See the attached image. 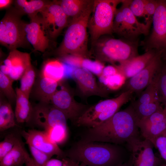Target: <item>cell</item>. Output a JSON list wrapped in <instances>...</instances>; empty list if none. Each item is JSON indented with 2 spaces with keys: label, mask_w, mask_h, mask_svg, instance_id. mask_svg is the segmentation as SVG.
Returning a JSON list of instances; mask_svg holds the SVG:
<instances>
[{
  "label": "cell",
  "mask_w": 166,
  "mask_h": 166,
  "mask_svg": "<svg viewBox=\"0 0 166 166\" xmlns=\"http://www.w3.org/2000/svg\"><path fill=\"white\" fill-rule=\"evenodd\" d=\"M138 122L134 110L130 104L100 125L91 128L86 141L125 146L141 137Z\"/></svg>",
  "instance_id": "obj_1"
},
{
  "label": "cell",
  "mask_w": 166,
  "mask_h": 166,
  "mask_svg": "<svg viewBox=\"0 0 166 166\" xmlns=\"http://www.w3.org/2000/svg\"><path fill=\"white\" fill-rule=\"evenodd\" d=\"M130 155L125 147L108 143L88 142L77 146L69 156L70 159L89 166H116L123 163V159Z\"/></svg>",
  "instance_id": "obj_2"
},
{
  "label": "cell",
  "mask_w": 166,
  "mask_h": 166,
  "mask_svg": "<svg viewBox=\"0 0 166 166\" xmlns=\"http://www.w3.org/2000/svg\"><path fill=\"white\" fill-rule=\"evenodd\" d=\"M94 1L69 24L61 42L54 50V53L60 58L69 55L88 58L90 57L87 28Z\"/></svg>",
  "instance_id": "obj_3"
},
{
  "label": "cell",
  "mask_w": 166,
  "mask_h": 166,
  "mask_svg": "<svg viewBox=\"0 0 166 166\" xmlns=\"http://www.w3.org/2000/svg\"><path fill=\"white\" fill-rule=\"evenodd\" d=\"M138 45V40L131 41L102 36L92 45L97 60L113 65L139 55Z\"/></svg>",
  "instance_id": "obj_4"
},
{
  "label": "cell",
  "mask_w": 166,
  "mask_h": 166,
  "mask_svg": "<svg viewBox=\"0 0 166 166\" xmlns=\"http://www.w3.org/2000/svg\"><path fill=\"white\" fill-rule=\"evenodd\" d=\"M24 15L15 7L6 9L0 22V42L10 51L17 48H30L25 30L26 22L21 18Z\"/></svg>",
  "instance_id": "obj_5"
},
{
  "label": "cell",
  "mask_w": 166,
  "mask_h": 166,
  "mask_svg": "<svg viewBox=\"0 0 166 166\" xmlns=\"http://www.w3.org/2000/svg\"><path fill=\"white\" fill-rule=\"evenodd\" d=\"M133 93L128 91L114 98L101 101L87 108L76 121L78 125L98 126L112 117L132 98Z\"/></svg>",
  "instance_id": "obj_6"
},
{
  "label": "cell",
  "mask_w": 166,
  "mask_h": 166,
  "mask_svg": "<svg viewBox=\"0 0 166 166\" xmlns=\"http://www.w3.org/2000/svg\"><path fill=\"white\" fill-rule=\"evenodd\" d=\"M122 1L94 0L88 26L92 45L102 36L113 33V22L117 6Z\"/></svg>",
  "instance_id": "obj_7"
},
{
  "label": "cell",
  "mask_w": 166,
  "mask_h": 166,
  "mask_svg": "<svg viewBox=\"0 0 166 166\" xmlns=\"http://www.w3.org/2000/svg\"><path fill=\"white\" fill-rule=\"evenodd\" d=\"M130 0H123L121 6L117 9L113 26V33L125 39L135 41L141 34H148L150 27L139 22L129 7Z\"/></svg>",
  "instance_id": "obj_8"
},
{
  "label": "cell",
  "mask_w": 166,
  "mask_h": 166,
  "mask_svg": "<svg viewBox=\"0 0 166 166\" xmlns=\"http://www.w3.org/2000/svg\"><path fill=\"white\" fill-rule=\"evenodd\" d=\"M151 33L141 42L145 52L154 50L166 60V1L159 0L152 19Z\"/></svg>",
  "instance_id": "obj_9"
},
{
  "label": "cell",
  "mask_w": 166,
  "mask_h": 166,
  "mask_svg": "<svg viewBox=\"0 0 166 166\" xmlns=\"http://www.w3.org/2000/svg\"><path fill=\"white\" fill-rule=\"evenodd\" d=\"M64 114L50 103H40L33 108L31 121L47 134L59 126L67 127Z\"/></svg>",
  "instance_id": "obj_10"
},
{
  "label": "cell",
  "mask_w": 166,
  "mask_h": 166,
  "mask_svg": "<svg viewBox=\"0 0 166 166\" xmlns=\"http://www.w3.org/2000/svg\"><path fill=\"white\" fill-rule=\"evenodd\" d=\"M40 13L44 28L51 41L55 40L69 24L68 17L56 0L50 1Z\"/></svg>",
  "instance_id": "obj_11"
},
{
  "label": "cell",
  "mask_w": 166,
  "mask_h": 166,
  "mask_svg": "<svg viewBox=\"0 0 166 166\" xmlns=\"http://www.w3.org/2000/svg\"><path fill=\"white\" fill-rule=\"evenodd\" d=\"M125 147L129 151L133 166H160L162 160L153 151V144L142 137L135 139Z\"/></svg>",
  "instance_id": "obj_12"
},
{
  "label": "cell",
  "mask_w": 166,
  "mask_h": 166,
  "mask_svg": "<svg viewBox=\"0 0 166 166\" xmlns=\"http://www.w3.org/2000/svg\"><path fill=\"white\" fill-rule=\"evenodd\" d=\"M162 62L160 54L157 52L145 68L126 80L122 87L123 88L122 92L129 91L139 95L152 81L160 68Z\"/></svg>",
  "instance_id": "obj_13"
},
{
  "label": "cell",
  "mask_w": 166,
  "mask_h": 166,
  "mask_svg": "<svg viewBox=\"0 0 166 166\" xmlns=\"http://www.w3.org/2000/svg\"><path fill=\"white\" fill-rule=\"evenodd\" d=\"M50 104L62 112L67 119L76 121L87 109L86 106L77 102L70 91L63 86L53 96Z\"/></svg>",
  "instance_id": "obj_14"
},
{
  "label": "cell",
  "mask_w": 166,
  "mask_h": 166,
  "mask_svg": "<svg viewBox=\"0 0 166 166\" xmlns=\"http://www.w3.org/2000/svg\"><path fill=\"white\" fill-rule=\"evenodd\" d=\"M141 136L153 144L157 137L166 135V108L159 110L144 119L138 121Z\"/></svg>",
  "instance_id": "obj_15"
},
{
  "label": "cell",
  "mask_w": 166,
  "mask_h": 166,
  "mask_svg": "<svg viewBox=\"0 0 166 166\" xmlns=\"http://www.w3.org/2000/svg\"><path fill=\"white\" fill-rule=\"evenodd\" d=\"M3 64L1 65L0 71L11 79H20L28 67L31 64L30 53L21 52L17 49L10 51Z\"/></svg>",
  "instance_id": "obj_16"
},
{
  "label": "cell",
  "mask_w": 166,
  "mask_h": 166,
  "mask_svg": "<svg viewBox=\"0 0 166 166\" xmlns=\"http://www.w3.org/2000/svg\"><path fill=\"white\" fill-rule=\"evenodd\" d=\"M22 136L26 143L52 156L56 155L58 157L64 158L65 154L57 144L51 141L44 130L34 129L27 131H22Z\"/></svg>",
  "instance_id": "obj_17"
},
{
  "label": "cell",
  "mask_w": 166,
  "mask_h": 166,
  "mask_svg": "<svg viewBox=\"0 0 166 166\" xmlns=\"http://www.w3.org/2000/svg\"><path fill=\"white\" fill-rule=\"evenodd\" d=\"M30 18V23H26L25 27L27 40L34 50L44 52L49 47L51 40L44 28L41 16L38 14Z\"/></svg>",
  "instance_id": "obj_18"
},
{
  "label": "cell",
  "mask_w": 166,
  "mask_h": 166,
  "mask_svg": "<svg viewBox=\"0 0 166 166\" xmlns=\"http://www.w3.org/2000/svg\"><path fill=\"white\" fill-rule=\"evenodd\" d=\"M73 77L82 94L86 96L108 95L106 89L98 85L93 74L87 70L76 67L73 71Z\"/></svg>",
  "instance_id": "obj_19"
},
{
  "label": "cell",
  "mask_w": 166,
  "mask_h": 166,
  "mask_svg": "<svg viewBox=\"0 0 166 166\" xmlns=\"http://www.w3.org/2000/svg\"><path fill=\"white\" fill-rule=\"evenodd\" d=\"M156 53L154 50L148 51L143 54L139 55L114 65L118 72L127 80L145 68L150 62Z\"/></svg>",
  "instance_id": "obj_20"
},
{
  "label": "cell",
  "mask_w": 166,
  "mask_h": 166,
  "mask_svg": "<svg viewBox=\"0 0 166 166\" xmlns=\"http://www.w3.org/2000/svg\"><path fill=\"white\" fill-rule=\"evenodd\" d=\"M15 91L17 96L14 113L16 121L18 123L29 122L31 121L33 111L29 98L19 88H16Z\"/></svg>",
  "instance_id": "obj_21"
},
{
  "label": "cell",
  "mask_w": 166,
  "mask_h": 166,
  "mask_svg": "<svg viewBox=\"0 0 166 166\" xmlns=\"http://www.w3.org/2000/svg\"><path fill=\"white\" fill-rule=\"evenodd\" d=\"M59 84L54 80L40 75L35 84L34 95L41 103H50Z\"/></svg>",
  "instance_id": "obj_22"
},
{
  "label": "cell",
  "mask_w": 166,
  "mask_h": 166,
  "mask_svg": "<svg viewBox=\"0 0 166 166\" xmlns=\"http://www.w3.org/2000/svg\"><path fill=\"white\" fill-rule=\"evenodd\" d=\"M61 58L64 62L68 64L85 69L98 77L105 67L103 62L97 60L93 61L88 58L70 55Z\"/></svg>",
  "instance_id": "obj_23"
},
{
  "label": "cell",
  "mask_w": 166,
  "mask_h": 166,
  "mask_svg": "<svg viewBox=\"0 0 166 166\" xmlns=\"http://www.w3.org/2000/svg\"><path fill=\"white\" fill-rule=\"evenodd\" d=\"M65 67L61 60L50 59L44 62L40 75L54 80L60 84L65 76Z\"/></svg>",
  "instance_id": "obj_24"
},
{
  "label": "cell",
  "mask_w": 166,
  "mask_h": 166,
  "mask_svg": "<svg viewBox=\"0 0 166 166\" xmlns=\"http://www.w3.org/2000/svg\"><path fill=\"white\" fill-rule=\"evenodd\" d=\"M29 156L21 139L12 150L0 161V166H23Z\"/></svg>",
  "instance_id": "obj_25"
},
{
  "label": "cell",
  "mask_w": 166,
  "mask_h": 166,
  "mask_svg": "<svg viewBox=\"0 0 166 166\" xmlns=\"http://www.w3.org/2000/svg\"><path fill=\"white\" fill-rule=\"evenodd\" d=\"M68 17L69 23L79 16L94 1L92 0H56Z\"/></svg>",
  "instance_id": "obj_26"
},
{
  "label": "cell",
  "mask_w": 166,
  "mask_h": 166,
  "mask_svg": "<svg viewBox=\"0 0 166 166\" xmlns=\"http://www.w3.org/2000/svg\"><path fill=\"white\" fill-rule=\"evenodd\" d=\"M51 1L43 0H16L14 1L15 7L23 15L29 18L38 15Z\"/></svg>",
  "instance_id": "obj_27"
},
{
  "label": "cell",
  "mask_w": 166,
  "mask_h": 166,
  "mask_svg": "<svg viewBox=\"0 0 166 166\" xmlns=\"http://www.w3.org/2000/svg\"><path fill=\"white\" fill-rule=\"evenodd\" d=\"M14 112L11 104L1 97L0 101V131H4L17 126Z\"/></svg>",
  "instance_id": "obj_28"
},
{
  "label": "cell",
  "mask_w": 166,
  "mask_h": 166,
  "mask_svg": "<svg viewBox=\"0 0 166 166\" xmlns=\"http://www.w3.org/2000/svg\"><path fill=\"white\" fill-rule=\"evenodd\" d=\"M158 71L150 84L139 95L138 98L131 103L137 105L148 103L159 100L157 93Z\"/></svg>",
  "instance_id": "obj_29"
},
{
  "label": "cell",
  "mask_w": 166,
  "mask_h": 166,
  "mask_svg": "<svg viewBox=\"0 0 166 166\" xmlns=\"http://www.w3.org/2000/svg\"><path fill=\"white\" fill-rule=\"evenodd\" d=\"M138 121L145 119L160 109L163 106L158 100L148 103L137 105L131 103Z\"/></svg>",
  "instance_id": "obj_30"
},
{
  "label": "cell",
  "mask_w": 166,
  "mask_h": 166,
  "mask_svg": "<svg viewBox=\"0 0 166 166\" xmlns=\"http://www.w3.org/2000/svg\"><path fill=\"white\" fill-rule=\"evenodd\" d=\"M36 73L32 64L25 71L20 78L21 91L29 98L30 93L35 83Z\"/></svg>",
  "instance_id": "obj_31"
},
{
  "label": "cell",
  "mask_w": 166,
  "mask_h": 166,
  "mask_svg": "<svg viewBox=\"0 0 166 166\" xmlns=\"http://www.w3.org/2000/svg\"><path fill=\"white\" fill-rule=\"evenodd\" d=\"M14 81L0 71V90L3 95L11 104L16 102V93L12 86Z\"/></svg>",
  "instance_id": "obj_32"
},
{
  "label": "cell",
  "mask_w": 166,
  "mask_h": 166,
  "mask_svg": "<svg viewBox=\"0 0 166 166\" xmlns=\"http://www.w3.org/2000/svg\"><path fill=\"white\" fill-rule=\"evenodd\" d=\"M100 82L105 87L111 90H117L122 88L126 80L119 72L107 77H99Z\"/></svg>",
  "instance_id": "obj_33"
},
{
  "label": "cell",
  "mask_w": 166,
  "mask_h": 166,
  "mask_svg": "<svg viewBox=\"0 0 166 166\" xmlns=\"http://www.w3.org/2000/svg\"><path fill=\"white\" fill-rule=\"evenodd\" d=\"M157 93L159 101L166 108V63L162 62L158 71Z\"/></svg>",
  "instance_id": "obj_34"
},
{
  "label": "cell",
  "mask_w": 166,
  "mask_h": 166,
  "mask_svg": "<svg viewBox=\"0 0 166 166\" xmlns=\"http://www.w3.org/2000/svg\"><path fill=\"white\" fill-rule=\"evenodd\" d=\"M21 140V138L17 135L10 133L0 142V161L12 150Z\"/></svg>",
  "instance_id": "obj_35"
},
{
  "label": "cell",
  "mask_w": 166,
  "mask_h": 166,
  "mask_svg": "<svg viewBox=\"0 0 166 166\" xmlns=\"http://www.w3.org/2000/svg\"><path fill=\"white\" fill-rule=\"evenodd\" d=\"M33 159L37 166H45L52 156L46 153L30 144L28 145Z\"/></svg>",
  "instance_id": "obj_36"
},
{
  "label": "cell",
  "mask_w": 166,
  "mask_h": 166,
  "mask_svg": "<svg viewBox=\"0 0 166 166\" xmlns=\"http://www.w3.org/2000/svg\"><path fill=\"white\" fill-rule=\"evenodd\" d=\"M159 0H148L146 4L143 17L145 24L149 27L152 23L153 16L158 6Z\"/></svg>",
  "instance_id": "obj_37"
},
{
  "label": "cell",
  "mask_w": 166,
  "mask_h": 166,
  "mask_svg": "<svg viewBox=\"0 0 166 166\" xmlns=\"http://www.w3.org/2000/svg\"><path fill=\"white\" fill-rule=\"evenodd\" d=\"M148 0H130L129 7L136 17L144 16L145 6Z\"/></svg>",
  "instance_id": "obj_38"
},
{
  "label": "cell",
  "mask_w": 166,
  "mask_h": 166,
  "mask_svg": "<svg viewBox=\"0 0 166 166\" xmlns=\"http://www.w3.org/2000/svg\"><path fill=\"white\" fill-rule=\"evenodd\" d=\"M153 145L158 149L161 157L166 161V135H162L157 137Z\"/></svg>",
  "instance_id": "obj_39"
},
{
  "label": "cell",
  "mask_w": 166,
  "mask_h": 166,
  "mask_svg": "<svg viewBox=\"0 0 166 166\" xmlns=\"http://www.w3.org/2000/svg\"><path fill=\"white\" fill-rule=\"evenodd\" d=\"M45 166H69L66 158L61 160L56 159H51Z\"/></svg>",
  "instance_id": "obj_40"
},
{
  "label": "cell",
  "mask_w": 166,
  "mask_h": 166,
  "mask_svg": "<svg viewBox=\"0 0 166 166\" xmlns=\"http://www.w3.org/2000/svg\"><path fill=\"white\" fill-rule=\"evenodd\" d=\"M14 1L12 0H0V10L8 9L11 6L12 4L14 2Z\"/></svg>",
  "instance_id": "obj_41"
},
{
  "label": "cell",
  "mask_w": 166,
  "mask_h": 166,
  "mask_svg": "<svg viewBox=\"0 0 166 166\" xmlns=\"http://www.w3.org/2000/svg\"><path fill=\"white\" fill-rule=\"evenodd\" d=\"M69 166H86V165L82 163L81 164H79L77 163L75 161L70 158L66 157Z\"/></svg>",
  "instance_id": "obj_42"
},
{
  "label": "cell",
  "mask_w": 166,
  "mask_h": 166,
  "mask_svg": "<svg viewBox=\"0 0 166 166\" xmlns=\"http://www.w3.org/2000/svg\"><path fill=\"white\" fill-rule=\"evenodd\" d=\"M25 165V166H37L32 158L30 156L27 157Z\"/></svg>",
  "instance_id": "obj_43"
},
{
  "label": "cell",
  "mask_w": 166,
  "mask_h": 166,
  "mask_svg": "<svg viewBox=\"0 0 166 166\" xmlns=\"http://www.w3.org/2000/svg\"><path fill=\"white\" fill-rule=\"evenodd\" d=\"M116 166H133L132 160L130 156V157L127 162Z\"/></svg>",
  "instance_id": "obj_44"
},
{
  "label": "cell",
  "mask_w": 166,
  "mask_h": 166,
  "mask_svg": "<svg viewBox=\"0 0 166 166\" xmlns=\"http://www.w3.org/2000/svg\"><path fill=\"white\" fill-rule=\"evenodd\" d=\"M160 166H166V164H161Z\"/></svg>",
  "instance_id": "obj_45"
},
{
  "label": "cell",
  "mask_w": 166,
  "mask_h": 166,
  "mask_svg": "<svg viewBox=\"0 0 166 166\" xmlns=\"http://www.w3.org/2000/svg\"><path fill=\"white\" fill-rule=\"evenodd\" d=\"M165 1H166V0H165Z\"/></svg>",
  "instance_id": "obj_46"
}]
</instances>
